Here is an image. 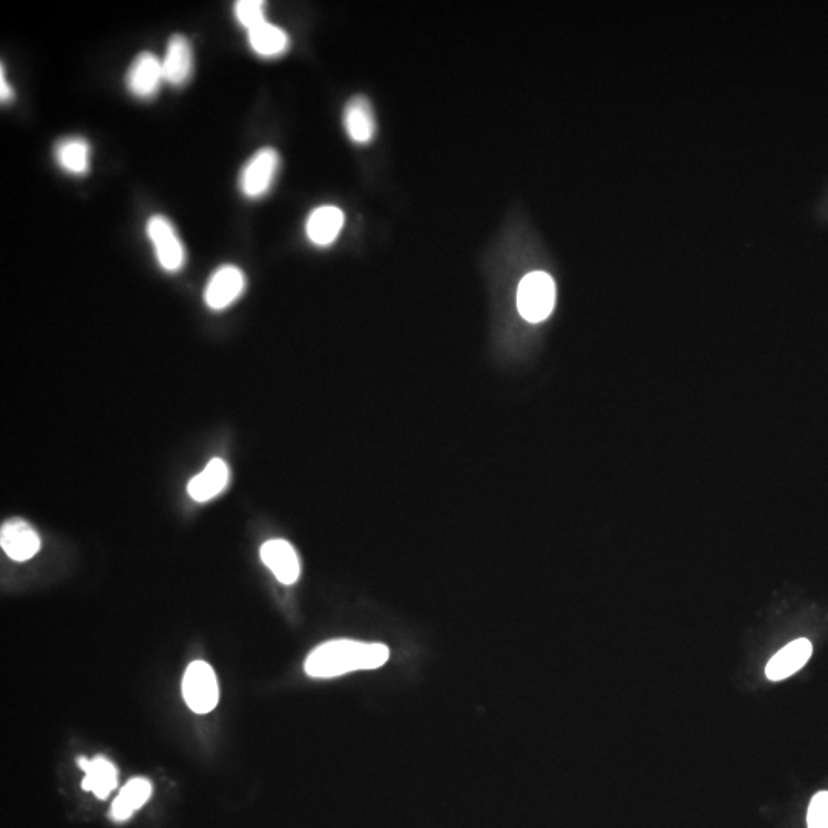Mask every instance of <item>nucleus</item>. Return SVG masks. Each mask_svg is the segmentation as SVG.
Masks as SVG:
<instances>
[{
	"label": "nucleus",
	"instance_id": "nucleus-8",
	"mask_svg": "<svg viewBox=\"0 0 828 828\" xmlns=\"http://www.w3.org/2000/svg\"><path fill=\"white\" fill-rule=\"evenodd\" d=\"M194 50L188 37L174 34L166 46L163 71L165 82L172 88H184L194 76Z\"/></svg>",
	"mask_w": 828,
	"mask_h": 828
},
{
	"label": "nucleus",
	"instance_id": "nucleus-21",
	"mask_svg": "<svg viewBox=\"0 0 828 828\" xmlns=\"http://www.w3.org/2000/svg\"><path fill=\"white\" fill-rule=\"evenodd\" d=\"M14 99V91L10 83L5 79V66H0V100L2 103H10Z\"/></svg>",
	"mask_w": 828,
	"mask_h": 828
},
{
	"label": "nucleus",
	"instance_id": "nucleus-9",
	"mask_svg": "<svg viewBox=\"0 0 828 828\" xmlns=\"http://www.w3.org/2000/svg\"><path fill=\"white\" fill-rule=\"evenodd\" d=\"M0 546L14 562H27L39 552L40 537L30 523L11 519L0 529Z\"/></svg>",
	"mask_w": 828,
	"mask_h": 828
},
{
	"label": "nucleus",
	"instance_id": "nucleus-19",
	"mask_svg": "<svg viewBox=\"0 0 828 828\" xmlns=\"http://www.w3.org/2000/svg\"><path fill=\"white\" fill-rule=\"evenodd\" d=\"M234 16L247 31L260 27L266 20V4L263 0H240L235 2Z\"/></svg>",
	"mask_w": 828,
	"mask_h": 828
},
{
	"label": "nucleus",
	"instance_id": "nucleus-1",
	"mask_svg": "<svg viewBox=\"0 0 828 828\" xmlns=\"http://www.w3.org/2000/svg\"><path fill=\"white\" fill-rule=\"evenodd\" d=\"M388 658L390 649L385 644L332 640L313 649L304 667L310 677L335 678L350 672L378 669Z\"/></svg>",
	"mask_w": 828,
	"mask_h": 828
},
{
	"label": "nucleus",
	"instance_id": "nucleus-11",
	"mask_svg": "<svg viewBox=\"0 0 828 828\" xmlns=\"http://www.w3.org/2000/svg\"><path fill=\"white\" fill-rule=\"evenodd\" d=\"M261 560L283 585H293L299 579L301 565L293 546L283 539H272L261 546Z\"/></svg>",
	"mask_w": 828,
	"mask_h": 828
},
{
	"label": "nucleus",
	"instance_id": "nucleus-15",
	"mask_svg": "<svg viewBox=\"0 0 828 828\" xmlns=\"http://www.w3.org/2000/svg\"><path fill=\"white\" fill-rule=\"evenodd\" d=\"M230 471L226 462L212 459L201 473L188 483V493L195 502H207L217 497L229 483Z\"/></svg>",
	"mask_w": 828,
	"mask_h": 828
},
{
	"label": "nucleus",
	"instance_id": "nucleus-3",
	"mask_svg": "<svg viewBox=\"0 0 828 828\" xmlns=\"http://www.w3.org/2000/svg\"><path fill=\"white\" fill-rule=\"evenodd\" d=\"M281 168L280 152L263 148L244 163L238 175L241 195L249 200H260L269 194Z\"/></svg>",
	"mask_w": 828,
	"mask_h": 828
},
{
	"label": "nucleus",
	"instance_id": "nucleus-2",
	"mask_svg": "<svg viewBox=\"0 0 828 828\" xmlns=\"http://www.w3.org/2000/svg\"><path fill=\"white\" fill-rule=\"evenodd\" d=\"M556 304V283L545 272H531L520 281L517 309L528 322L545 321Z\"/></svg>",
	"mask_w": 828,
	"mask_h": 828
},
{
	"label": "nucleus",
	"instance_id": "nucleus-14",
	"mask_svg": "<svg viewBox=\"0 0 828 828\" xmlns=\"http://www.w3.org/2000/svg\"><path fill=\"white\" fill-rule=\"evenodd\" d=\"M57 166L73 177H85L91 171V145L82 137L60 138L54 145Z\"/></svg>",
	"mask_w": 828,
	"mask_h": 828
},
{
	"label": "nucleus",
	"instance_id": "nucleus-17",
	"mask_svg": "<svg viewBox=\"0 0 828 828\" xmlns=\"http://www.w3.org/2000/svg\"><path fill=\"white\" fill-rule=\"evenodd\" d=\"M250 50L261 59H276L290 50V37L283 28L264 22L260 27L247 31Z\"/></svg>",
	"mask_w": 828,
	"mask_h": 828
},
{
	"label": "nucleus",
	"instance_id": "nucleus-10",
	"mask_svg": "<svg viewBox=\"0 0 828 828\" xmlns=\"http://www.w3.org/2000/svg\"><path fill=\"white\" fill-rule=\"evenodd\" d=\"M345 132L356 145H368L376 135L375 112L365 96H355L347 102L342 114Z\"/></svg>",
	"mask_w": 828,
	"mask_h": 828
},
{
	"label": "nucleus",
	"instance_id": "nucleus-18",
	"mask_svg": "<svg viewBox=\"0 0 828 828\" xmlns=\"http://www.w3.org/2000/svg\"><path fill=\"white\" fill-rule=\"evenodd\" d=\"M151 782L145 778H134L120 790L112 802L111 816L115 821H126L151 798Z\"/></svg>",
	"mask_w": 828,
	"mask_h": 828
},
{
	"label": "nucleus",
	"instance_id": "nucleus-20",
	"mask_svg": "<svg viewBox=\"0 0 828 828\" xmlns=\"http://www.w3.org/2000/svg\"><path fill=\"white\" fill-rule=\"evenodd\" d=\"M809 828H828V792H819L813 796L807 813Z\"/></svg>",
	"mask_w": 828,
	"mask_h": 828
},
{
	"label": "nucleus",
	"instance_id": "nucleus-7",
	"mask_svg": "<svg viewBox=\"0 0 828 828\" xmlns=\"http://www.w3.org/2000/svg\"><path fill=\"white\" fill-rule=\"evenodd\" d=\"M246 276L240 267L224 264L212 273L204 292V301L212 310H224L243 295Z\"/></svg>",
	"mask_w": 828,
	"mask_h": 828
},
{
	"label": "nucleus",
	"instance_id": "nucleus-6",
	"mask_svg": "<svg viewBox=\"0 0 828 828\" xmlns=\"http://www.w3.org/2000/svg\"><path fill=\"white\" fill-rule=\"evenodd\" d=\"M125 83L129 94L135 99L143 100V102L155 99L160 92L161 85L166 83L163 60L148 51L138 54L129 65Z\"/></svg>",
	"mask_w": 828,
	"mask_h": 828
},
{
	"label": "nucleus",
	"instance_id": "nucleus-5",
	"mask_svg": "<svg viewBox=\"0 0 828 828\" xmlns=\"http://www.w3.org/2000/svg\"><path fill=\"white\" fill-rule=\"evenodd\" d=\"M146 235L154 246L155 257L166 272L175 273L186 263V250L172 221L165 215H152L146 223Z\"/></svg>",
	"mask_w": 828,
	"mask_h": 828
},
{
	"label": "nucleus",
	"instance_id": "nucleus-4",
	"mask_svg": "<svg viewBox=\"0 0 828 828\" xmlns=\"http://www.w3.org/2000/svg\"><path fill=\"white\" fill-rule=\"evenodd\" d=\"M183 697L195 713H209L217 707L220 690L211 664L201 660L189 664L183 677Z\"/></svg>",
	"mask_w": 828,
	"mask_h": 828
},
{
	"label": "nucleus",
	"instance_id": "nucleus-16",
	"mask_svg": "<svg viewBox=\"0 0 828 828\" xmlns=\"http://www.w3.org/2000/svg\"><path fill=\"white\" fill-rule=\"evenodd\" d=\"M79 766L85 770L82 787L86 792L94 793L99 799H106L117 787V769L103 756L94 759L79 758Z\"/></svg>",
	"mask_w": 828,
	"mask_h": 828
},
{
	"label": "nucleus",
	"instance_id": "nucleus-13",
	"mask_svg": "<svg viewBox=\"0 0 828 828\" xmlns=\"http://www.w3.org/2000/svg\"><path fill=\"white\" fill-rule=\"evenodd\" d=\"M813 646L807 638H799L787 644L778 654L773 655L766 667V675L769 680L781 681L792 677L812 657Z\"/></svg>",
	"mask_w": 828,
	"mask_h": 828
},
{
	"label": "nucleus",
	"instance_id": "nucleus-12",
	"mask_svg": "<svg viewBox=\"0 0 828 828\" xmlns=\"http://www.w3.org/2000/svg\"><path fill=\"white\" fill-rule=\"evenodd\" d=\"M344 212L338 206L316 207L306 221V235L310 243L318 247H329L338 240L344 227Z\"/></svg>",
	"mask_w": 828,
	"mask_h": 828
}]
</instances>
